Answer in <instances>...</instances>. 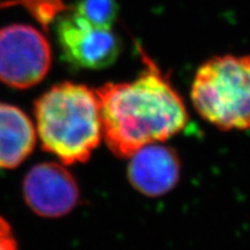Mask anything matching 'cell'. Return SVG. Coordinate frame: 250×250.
<instances>
[{
    "mask_svg": "<svg viewBox=\"0 0 250 250\" xmlns=\"http://www.w3.org/2000/svg\"><path fill=\"white\" fill-rule=\"evenodd\" d=\"M145 68L136 79L108 83L95 90L102 139L121 158L180 133L189 121L183 99L155 62L143 54Z\"/></svg>",
    "mask_w": 250,
    "mask_h": 250,
    "instance_id": "6da1fadb",
    "label": "cell"
},
{
    "mask_svg": "<svg viewBox=\"0 0 250 250\" xmlns=\"http://www.w3.org/2000/svg\"><path fill=\"white\" fill-rule=\"evenodd\" d=\"M36 133L42 148L62 165L86 162L102 139L95 90L64 81L50 87L34 107Z\"/></svg>",
    "mask_w": 250,
    "mask_h": 250,
    "instance_id": "7a4b0ae2",
    "label": "cell"
},
{
    "mask_svg": "<svg viewBox=\"0 0 250 250\" xmlns=\"http://www.w3.org/2000/svg\"><path fill=\"white\" fill-rule=\"evenodd\" d=\"M190 96L197 112L218 129H250V56L208 59L196 72Z\"/></svg>",
    "mask_w": 250,
    "mask_h": 250,
    "instance_id": "3957f363",
    "label": "cell"
},
{
    "mask_svg": "<svg viewBox=\"0 0 250 250\" xmlns=\"http://www.w3.org/2000/svg\"><path fill=\"white\" fill-rule=\"evenodd\" d=\"M52 51L42 31L26 23L0 28V81L17 89L37 85L49 73Z\"/></svg>",
    "mask_w": 250,
    "mask_h": 250,
    "instance_id": "277c9868",
    "label": "cell"
},
{
    "mask_svg": "<svg viewBox=\"0 0 250 250\" xmlns=\"http://www.w3.org/2000/svg\"><path fill=\"white\" fill-rule=\"evenodd\" d=\"M56 36L62 58L74 68L102 70L121 54V40L112 28L93 26L73 11L58 19Z\"/></svg>",
    "mask_w": 250,
    "mask_h": 250,
    "instance_id": "5b68a950",
    "label": "cell"
},
{
    "mask_svg": "<svg viewBox=\"0 0 250 250\" xmlns=\"http://www.w3.org/2000/svg\"><path fill=\"white\" fill-rule=\"evenodd\" d=\"M56 162H42L30 168L22 182V193L34 213L59 218L76 208L80 191L70 171Z\"/></svg>",
    "mask_w": 250,
    "mask_h": 250,
    "instance_id": "8992f818",
    "label": "cell"
},
{
    "mask_svg": "<svg viewBox=\"0 0 250 250\" xmlns=\"http://www.w3.org/2000/svg\"><path fill=\"white\" fill-rule=\"evenodd\" d=\"M127 177L143 195L156 197L170 191L179 182L181 162L171 147L151 144L130 156Z\"/></svg>",
    "mask_w": 250,
    "mask_h": 250,
    "instance_id": "52a82bcc",
    "label": "cell"
},
{
    "mask_svg": "<svg viewBox=\"0 0 250 250\" xmlns=\"http://www.w3.org/2000/svg\"><path fill=\"white\" fill-rule=\"evenodd\" d=\"M36 127L23 110L0 102V169H13L33 153Z\"/></svg>",
    "mask_w": 250,
    "mask_h": 250,
    "instance_id": "ba28073f",
    "label": "cell"
},
{
    "mask_svg": "<svg viewBox=\"0 0 250 250\" xmlns=\"http://www.w3.org/2000/svg\"><path fill=\"white\" fill-rule=\"evenodd\" d=\"M73 12L93 26L111 29L118 8L115 0H80Z\"/></svg>",
    "mask_w": 250,
    "mask_h": 250,
    "instance_id": "9c48e42d",
    "label": "cell"
},
{
    "mask_svg": "<svg viewBox=\"0 0 250 250\" xmlns=\"http://www.w3.org/2000/svg\"><path fill=\"white\" fill-rule=\"evenodd\" d=\"M0 250H19L18 240L13 228L5 218L0 215Z\"/></svg>",
    "mask_w": 250,
    "mask_h": 250,
    "instance_id": "30bf717a",
    "label": "cell"
}]
</instances>
